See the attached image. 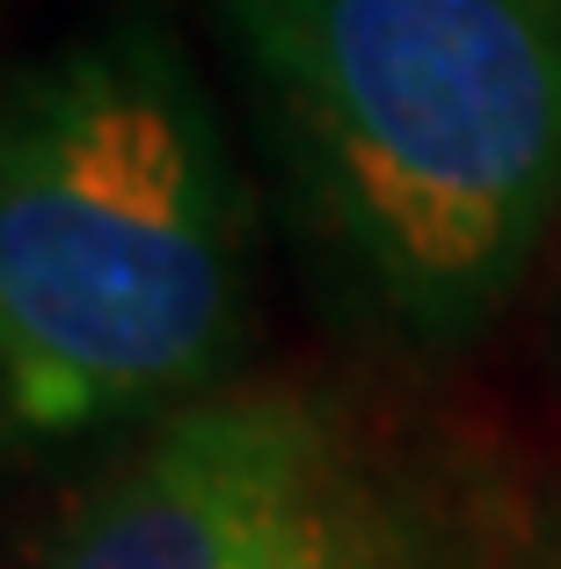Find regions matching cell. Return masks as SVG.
<instances>
[{"mask_svg": "<svg viewBox=\"0 0 561 569\" xmlns=\"http://www.w3.org/2000/svg\"><path fill=\"white\" fill-rule=\"evenodd\" d=\"M292 176L415 343H460L561 212V0H219Z\"/></svg>", "mask_w": 561, "mask_h": 569, "instance_id": "2", "label": "cell"}, {"mask_svg": "<svg viewBox=\"0 0 561 569\" xmlns=\"http://www.w3.org/2000/svg\"><path fill=\"white\" fill-rule=\"evenodd\" d=\"M241 321L248 198L176 30L110 16L30 59L0 88V423H161Z\"/></svg>", "mask_w": 561, "mask_h": 569, "instance_id": "1", "label": "cell"}, {"mask_svg": "<svg viewBox=\"0 0 561 569\" xmlns=\"http://www.w3.org/2000/svg\"><path fill=\"white\" fill-rule=\"evenodd\" d=\"M44 569H445L299 395H204L73 511Z\"/></svg>", "mask_w": 561, "mask_h": 569, "instance_id": "3", "label": "cell"}]
</instances>
